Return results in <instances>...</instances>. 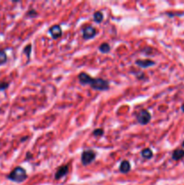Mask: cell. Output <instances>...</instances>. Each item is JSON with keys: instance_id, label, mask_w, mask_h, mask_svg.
Segmentation results:
<instances>
[{"instance_id": "cell-1", "label": "cell", "mask_w": 184, "mask_h": 185, "mask_svg": "<svg viewBox=\"0 0 184 185\" xmlns=\"http://www.w3.org/2000/svg\"><path fill=\"white\" fill-rule=\"evenodd\" d=\"M8 179H10L11 180L16 181V182H23L24 180H26L27 179V174H26V171L24 168L17 167L8 175Z\"/></svg>"}, {"instance_id": "cell-2", "label": "cell", "mask_w": 184, "mask_h": 185, "mask_svg": "<svg viewBox=\"0 0 184 185\" xmlns=\"http://www.w3.org/2000/svg\"><path fill=\"white\" fill-rule=\"evenodd\" d=\"M89 85L91 86L92 89L97 90H107L109 88L108 82L102 79H92Z\"/></svg>"}, {"instance_id": "cell-3", "label": "cell", "mask_w": 184, "mask_h": 185, "mask_svg": "<svg viewBox=\"0 0 184 185\" xmlns=\"http://www.w3.org/2000/svg\"><path fill=\"white\" fill-rule=\"evenodd\" d=\"M96 158V153L92 150L84 151L81 154V162L83 165H88L91 163Z\"/></svg>"}, {"instance_id": "cell-4", "label": "cell", "mask_w": 184, "mask_h": 185, "mask_svg": "<svg viewBox=\"0 0 184 185\" xmlns=\"http://www.w3.org/2000/svg\"><path fill=\"white\" fill-rule=\"evenodd\" d=\"M136 118H137L138 123H140L141 125H146V124H148L149 121L151 120V115H150V113L148 112V110L143 109V110H141V111L137 114Z\"/></svg>"}, {"instance_id": "cell-5", "label": "cell", "mask_w": 184, "mask_h": 185, "mask_svg": "<svg viewBox=\"0 0 184 185\" xmlns=\"http://www.w3.org/2000/svg\"><path fill=\"white\" fill-rule=\"evenodd\" d=\"M96 34H97V31L93 26H86L83 29V37L86 40L93 38L96 35Z\"/></svg>"}, {"instance_id": "cell-6", "label": "cell", "mask_w": 184, "mask_h": 185, "mask_svg": "<svg viewBox=\"0 0 184 185\" xmlns=\"http://www.w3.org/2000/svg\"><path fill=\"white\" fill-rule=\"evenodd\" d=\"M49 32L51 34V35L53 36V39H57L59 37L62 36V28L60 26H52L50 29H49Z\"/></svg>"}, {"instance_id": "cell-7", "label": "cell", "mask_w": 184, "mask_h": 185, "mask_svg": "<svg viewBox=\"0 0 184 185\" xmlns=\"http://www.w3.org/2000/svg\"><path fill=\"white\" fill-rule=\"evenodd\" d=\"M93 78H91L89 74L85 73V72H81L79 75V81L82 84V85H89L91 80Z\"/></svg>"}, {"instance_id": "cell-8", "label": "cell", "mask_w": 184, "mask_h": 185, "mask_svg": "<svg viewBox=\"0 0 184 185\" xmlns=\"http://www.w3.org/2000/svg\"><path fill=\"white\" fill-rule=\"evenodd\" d=\"M68 171H69V167H68L67 165H62V166H61V167L57 170V171H56V173H55V179H56V180L61 179L62 177L65 176V175L68 173Z\"/></svg>"}, {"instance_id": "cell-9", "label": "cell", "mask_w": 184, "mask_h": 185, "mask_svg": "<svg viewBox=\"0 0 184 185\" xmlns=\"http://www.w3.org/2000/svg\"><path fill=\"white\" fill-rule=\"evenodd\" d=\"M135 64L138 65L141 68H148L150 66H152L155 64V62L152 60H137L135 61Z\"/></svg>"}, {"instance_id": "cell-10", "label": "cell", "mask_w": 184, "mask_h": 185, "mask_svg": "<svg viewBox=\"0 0 184 185\" xmlns=\"http://www.w3.org/2000/svg\"><path fill=\"white\" fill-rule=\"evenodd\" d=\"M131 169V166H130V162L128 161H123L120 164V167H119V170L121 172L123 173H126L130 171Z\"/></svg>"}, {"instance_id": "cell-11", "label": "cell", "mask_w": 184, "mask_h": 185, "mask_svg": "<svg viewBox=\"0 0 184 185\" xmlns=\"http://www.w3.org/2000/svg\"><path fill=\"white\" fill-rule=\"evenodd\" d=\"M183 157H184V150L182 149H177L172 153V159L174 161H179Z\"/></svg>"}, {"instance_id": "cell-12", "label": "cell", "mask_w": 184, "mask_h": 185, "mask_svg": "<svg viewBox=\"0 0 184 185\" xmlns=\"http://www.w3.org/2000/svg\"><path fill=\"white\" fill-rule=\"evenodd\" d=\"M152 155H153L152 151L150 148H145L142 151V156L145 159H150L152 157Z\"/></svg>"}, {"instance_id": "cell-13", "label": "cell", "mask_w": 184, "mask_h": 185, "mask_svg": "<svg viewBox=\"0 0 184 185\" xmlns=\"http://www.w3.org/2000/svg\"><path fill=\"white\" fill-rule=\"evenodd\" d=\"M98 50L101 53H108L110 51V45L108 44H107V43H104V44H102L98 47Z\"/></svg>"}, {"instance_id": "cell-14", "label": "cell", "mask_w": 184, "mask_h": 185, "mask_svg": "<svg viewBox=\"0 0 184 185\" xmlns=\"http://www.w3.org/2000/svg\"><path fill=\"white\" fill-rule=\"evenodd\" d=\"M93 18H94V21L96 23H101L103 21V19H104V16H103V14L101 12H96L94 14Z\"/></svg>"}, {"instance_id": "cell-15", "label": "cell", "mask_w": 184, "mask_h": 185, "mask_svg": "<svg viewBox=\"0 0 184 185\" xmlns=\"http://www.w3.org/2000/svg\"><path fill=\"white\" fill-rule=\"evenodd\" d=\"M7 62V54L4 51H0V64H3Z\"/></svg>"}, {"instance_id": "cell-16", "label": "cell", "mask_w": 184, "mask_h": 185, "mask_svg": "<svg viewBox=\"0 0 184 185\" xmlns=\"http://www.w3.org/2000/svg\"><path fill=\"white\" fill-rule=\"evenodd\" d=\"M104 134V130L102 128H97L93 131V135L95 136H101Z\"/></svg>"}, {"instance_id": "cell-17", "label": "cell", "mask_w": 184, "mask_h": 185, "mask_svg": "<svg viewBox=\"0 0 184 185\" xmlns=\"http://www.w3.org/2000/svg\"><path fill=\"white\" fill-rule=\"evenodd\" d=\"M31 50H32V45H31V44H28L27 46L25 47V49H24V53L27 55V57H30Z\"/></svg>"}, {"instance_id": "cell-18", "label": "cell", "mask_w": 184, "mask_h": 185, "mask_svg": "<svg viewBox=\"0 0 184 185\" xmlns=\"http://www.w3.org/2000/svg\"><path fill=\"white\" fill-rule=\"evenodd\" d=\"M36 14H37V13H36V12H35V10H30V11H29V12H28V13H27L26 15H27L28 17H35V16H36Z\"/></svg>"}, {"instance_id": "cell-19", "label": "cell", "mask_w": 184, "mask_h": 185, "mask_svg": "<svg viewBox=\"0 0 184 185\" xmlns=\"http://www.w3.org/2000/svg\"><path fill=\"white\" fill-rule=\"evenodd\" d=\"M8 87V83H6V82H2L0 83V89H5Z\"/></svg>"}, {"instance_id": "cell-20", "label": "cell", "mask_w": 184, "mask_h": 185, "mask_svg": "<svg viewBox=\"0 0 184 185\" xmlns=\"http://www.w3.org/2000/svg\"><path fill=\"white\" fill-rule=\"evenodd\" d=\"M181 110H182V111L184 112V104H183V105L181 106Z\"/></svg>"}, {"instance_id": "cell-21", "label": "cell", "mask_w": 184, "mask_h": 185, "mask_svg": "<svg viewBox=\"0 0 184 185\" xmlns=\"http://www.w3.org/2000/svg\"><path fill=\"white\" fill-rule=\"evenodd\" d=\"M182 146H183V147H184V141H183V142H182Z\"/></svg>"}]
</instances>
